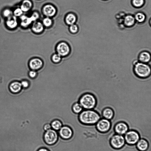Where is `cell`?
I'll list each match as a JSON object with an SVG mask.
<instances>
[{"label":"cell","mask_w":151,"mask_h":151,"mask_svg":"<svg viewBox=\"0 0 151 151\" xmlns=\"http://www.w3.org/2000/svg\"><path fill=\"white\" fill-rule=\"evenodd\" d=\"M80 122L87 125H94L101 118V116L96 111L93 110H85L79 114Z\"/></svg>","instance_id":"cell-1"},{"label":"cell","mask_w":151,"mask_h":151,"mask_svg":"<svg viewBox=\"0 0 151 151\" xmlns=\"http://www.w3.org/2000/svg\"><path fill=\"white\" fill-rule=\"evenodd\" d=\"M32 5L31 2L29 0H25L22 2L21 8L23 11H27L31 9Z\"/></svg>","instance_id":"cell-21"},{"label":"cell","mask_w":151,"mask_h":151,"mask_svg":"<svg viewBox=\"0 0 151 151\" xmlns=\"http://www.w3.org/2000/svg\"><path fill=\"white\" fill-rule=\"evenodd\" d=\"M135 16V19L139 23H143L146 20V16L142 12H138Z\"/></svg>","instance_id":"cell-23"},{"label":"cell","mask_w":151,"mask_h":151,"mask_svg":"<svg viewBox=\"0 0 151 151\" xmlns=\"http://www.w3.org/2000/svg\"><path fill=\"white\" fill-rule=\"evenodd\" d=\"M22 20V25L24 26L29 25L33 21L30 17L27 18L26 16H23Z\"/></svg>","instance_id":"cell-25"},{"label":"cell","mask_w":151,"mask_h":151,"mask_svg":"<svg viewBox=\"0 0 151 151\" xmlns=\"http://www.w3.org/2000/svg\"><path fill=\"white\" fill-rule=\"evenodd\" d=\"M58 137V132L51 129L45 132L43 135V139L46 144L52 145L57 142Z\"/></svg>","instance_id":"cell-4"},{"label":"cell","mask_w":151,"mask_h":151,"mask_svg":"<svg viewBox=\"0 0 151 151\" xmlns=\"http://www.w3.org/2000/svg\"><path fill=\"white\" fill-rule=\"evenodd\" d=\"M114 129L116 133L123 135L125 134L128 131L129 127L125 122H119L115 125Z\"/></svg>","instance_id":"cell-9"},{"label":"cell","mask_w":151,"mask_h":151,"mask_svg":"<svg viewBox=\"0 0 151 151\" xmlns=\"http://www.w3.org/2000/svg\"><path fill=\"white\" fill-rule=\"evenodd\" d=\"M51 125L52 129L56 131H58L63 126L61 121L59 119L53 120L51 123Z\"/></svg>","instance_id":"cell-18"},{"label":"cell","mask_w":151,"mask_h":151,"mask_svg":"<svg viewBox=\"0 0 151 151\" xmlns=\"http://www.w3.org/2000/svg\"><path fill=\"white\" fill-rule=\"evenodd\" d=\"M79 102L85 110L94 109L97 104L96 97L90 93H86L80 96Z\"/></svg>","instance_id":"cell-2"},{"label":"cell","mask_w":151,"mask_h":151,"mask_svg":"<svg viewBox=\"0 0 151 151\" xmlns=\"http://www.w3.org/2000/svg\"><path fill=\"white\" fill-rule=\"evenodd\" d=\"M22 14V11L20 9H17L15 12V14L17 16H19Z\"/></svg>","instance_id":"cell-35"},{"label":"cell","mask_w":151,"mask_h":151,"mask_svg":"<svg viewBox=\"0 0 151 151\" xmlns=\"http://www.w3.org/2000/svg\"><path fill=\"white\" fill-rule=\"evenodd\" d=\"M37 151H50L47 148H39Z\"/></svg>","instance_id":"cell-36"},{"label":"cell","mask_w":151,"mask_h":151,"mask_svg":"<svg viewBox=\"0 0 151 151\" xmlns=\"http://www.w3.org/2000/svg\"><path fill=\"white\" fill-rule=\"evenodd\" d=\"M16 21L15 20H8L7 22V24L11 28H14L16 25Z\"/></svg>","instance_id":"cell-31"},{"label":"cell","mask_w":151,"mask_h":151,"mask_svg":"<svg viewBox=\"0 0 151 151\" xmlns=\"http://www.w3.org/2000/svg\"><path fill=\"white\" fill-rule=\"evenodd\" d=\"M52 61L55 64H58L61 60V56L59 54H55L52 57Z\"/></svg>","instance_id":"cell-26"},{"label":"cell","mask_w":151,"mask_h":151,"mask_svg":"<svg viewBox=\"0 0 151 151\" xmlns=\"http://www.w3.org/2000/svg\"><path fill=\"white\" fill-rule=\"evenodd\" d=\"M136 144V148L139 151H146L148 148L149 143L144 139H140Z\"/></svg>","instance_id":"cell-16"},{"label":"cell","mask_w":151,"mask_h":151,"mask_svg":"<svg viewBox=\"0 0 151 151\" xmlns=\"http://www.w3.org/2000/svg\"><path fill=\"white\" fill-rule=\"evenodd\" d=\"M133 71L138 78L145 79L151 76V69L150 65L138 62L133 66Z\"/></svg>","instance_id":"cell-3"},{"label":"cell","mask_w":151,"mask_h":151,"mask_svg":"<svg viewBox=\"0 0 151 151\" xmlns=\"http://www.w3.org/2000/svg\"><path fill=\"white\" fill-rule=\"evenodd\" d=\"M39 15L37 13H34L30 17L32 20L33 21L36 20L39 17Z\"/></svg>","instance_id":"cell-34"},{"label":"cell","mask_w":151,"mask_h":151,"mask_svg":"<svg viewBox=\"0 0 151 151\" xmlns=\"http://www.w3.org/2000/svg\"><path fill=\"white\" fill-rule=\"evenodd\" d=\"M32 28L34 32L39 33L43 30V26L41 22H36L34 23Z\"/></svg>","instance_id":"cell-19"},{"label":"cell","mask_w":151,"mask_h":151,"mask_svg":"<svg viewBox=\"0 0 151 151\" xmlns=\"http://www.w3.org/2000/svg\"><path fill=\"white\" fill-rule=\"evenodd\" d=\"M70 30L72 33H75L78 31V28L77 25L74 24L71 25Z\"/></svg>","instance_id":"cell-32"},{"label":"cell","mask_w":151,"mask_h":151,"mask_svg":"<svg viewBox=\"0 0 151 151\" xmlns=\"http://www.w3.org/2000/svg\"><path fill=\"white\" fill-rule=\"evenodd\" d=\"M58 54L61 56L67 55L70 52V48L68 45L66 43L62 42L58 45L57 47Z\"/></svg>","instance_id":"cell-11"},{"label":"cell","mask_w":151,"mask_h":151,"mask_svg":"<svg viewBox=\"0 0 151 151\" xmlns=\"http://www.w3.org/2000/svg\"><path fill=\"white\" fill-rule=\"evenodd\" d=\"M22 88L21 83L19 81H15L9 85V89L13 93L16 94L20 92Z\"/></svg>","instance_id":"cell-14"},{"label":"cell","mask_w":151,"mask_h":151,"mask_svg":"<svg viewBox=\"0 0 151 151\" xmlns=\"http://www.w3.org/2000/svg\"><path fill=\"white\" fill-rule=\"evenodd\" d=\"M20 83L22 88L24 89L28 88L30 85V82L27 80H22Z\"/></svg>","instance_id":"cell-28"},{"label":"cell","mask_w":151,"mask_h":151,"mask_svg":"<svg viewBox=\"0 0 151 151\" xmlns=\"http://www.w3.org/2000/svg\"><path fill=\"white\" fill-rule=\"evenodd\" d=\"M28 76L31 79H35L38 76V72L37 71L32 70H29L28 72Z\"/></svg>","instance_id":"cell-29"},{"label":"cell","mask_w":151,"mask_h":151,"mask_svg":"<svg viewBox=\"0 0 151 151\" xmlns=\"http://www.w3.org/2000/svg\"><path fill=\"white\" fill-rule=\"evenodd\" d=\"M76 20V18L75 16L72 14H68L66 18V21L67 24L70 25L74 24Z\"/></svg>","instance_id":"cell-22"},{"label":"cell","mask_w":151,"mask_h":151,"mask_svg":"<svg viewBox=\"0 0 151 151\" xmlns=\"http://www.w3.org/2000/svg\"><path fill=\"white\" fill-rule=\"evenodd\" d=\"M114 115V113L113 109L108 107L104 108L101 113V115L103 118L110 121L113 118Z\"/></svg>","instance_id":"cell-12"},{"label":"cell","mask_w":151,"mask_h":151,"mask_svg":"<svg viewBox=\"0 0 151 151\" xmlns=\"http://www.w3.org/2000/svg\"><path fill=\"white\" fill-rule=\"evenodd\" d=\"M111 124L110 120L103 118L100 119L96 123L97 130L100 133H106L110 129Z\"/></svg>","instance_id":"cell-7"},{"label":"cell","mask_w":151,"mask_h":151,"mask_svg":"<svg viewBox=\"0 0 151 151\" xmlns=\"http://www.w3.org/2000/svg\"><path fill=\"white\" fill-rule=\"evenodd\" d=\"M132 4L135 7L139 8L143 6L144 3V0H133Z\"/></svg>","instance_id":"cell-24"},{"label":"cell","mask_w":151,"mask_h":151,"mask_svg":"<svg viewBox=\"0 0 151 151\" xmlns=\"http://www.w3.org/2000/svg\"><path fill=\"white\" fill-rule=\"evenodd\" d=\"M1 151H23L22 149L9 147L7 148H3Z\"/></svg>","instance_id":"cell-27"},{"label":"cell","mask_w":151,"mask_h":151,"mask_svg":"<svg viewBox=\"0 0 151 151\" xmlns=\"http://www.w3.org/2000/svg\"><path fill=\"white\" fill-rule=\"evenodd\" d=\"M44 130L46 131L51 129V127L50 123H47L45 124L43 127Z\"/></svg>","instance_id":"cell-33"},{"label":"cell","mask_w":151,"mask_h":151,"mask_svg":"<svg viewBox=\"0 0 151 151\" xmlns=\"http://www.w3.org/2000/svg\"><path fill=\"white\" fill-rule=\"evenodd\" d=\"M43 66L42 61L38 58L31 60L28 63L29 68L32 70L37 71L42 68Z\"/></svg>","instance_id":"cell-10"},{"label":"cell","mask_w":151,"mask_h":151,"mask_svg":"<svg viewBox=\"0 0 151 151\" xmlns=\"http://www.w3.org/2000/svg\"><path fill=\"white\" fill-rule=\"evenodd\" d=\"M123 23L124 25L126 27H132L135 24V17L131 15H127L124 18Z\"/></svg>","instance_id":"cell-17"},{"label":"cell","mask_w":151,"mask_h":151,"mask_svg":"<svg viewBox=\"0 0 151 151\" xmlns=\"http://www.w3.org/2000/svg\"><path fill=\"white\" fill-rule=\"evenodd\" d=\"M43 12L46 16L51 17L55 14L56 13V10L53 6L48 5L44 7L43 9Z\"/></svg>","instance_id":"cell-15"},{"label":"cell","mask_w":151,"mask_h":151,"mask_svg":"<svg viewBox=\"0 0 151 151\" xmlns=\"http://www.w3.org/2000/svg\"><path fill=\"white\" fill-rule=\"evenodd\" d=\"M59 135L64 140L70 139L73 136V131L71 128L67 125H64L58 131Z\"/></svg>","instance_id":"cell-8"},{"label":"cell","mask_w":151,"mask_h":151,"mask_svg":"<svg viewBox=\"0 0 151 151\" xmlns=\"http://www.w3.org/2000/svg\"><path fill=\"white\" fill-rule=\"evenodd\" d=\"M72 112L75 114H79L83 110V108L79 102L74 103L72 106Z\"/></svg>","instance_id":"cell-20"},{"label":"cell","mask_w":151,"mask_h":151,"mask_svg":"<svg viewBox=\"0 0 151 151\" xmlns=\"http://www.w3.org/2000/svg\"><path fill=\"white\" fill-rule=\"evenodd\" d=\"M110 143L111 146L113 148L120 149L125 145V142L123 136L116 134L111 137Z\"/></svg>","instance_id":"cell-5"},{"label":"cell","mask_w":151,"mask_h":151,"mask_svg":"<svg viewBox=\"0 0 151 151\" xmlns=\"http://www.w3.org/2000/svg\"><path fill=\"white\" fill-rule=\"evenodd\" d=\"M138 60L139 62L148 64L150 61V53L147 51H143L139 54Z\"/></svg>","instance_id":"cell-13"},{"label":"cell","mask_w":151,"mask_h":151,"mask_svg":"<svg viewBox=\"0 0 151 151\" xmlns=\"http://www.w3.org/2000/svg\"><path fill=\"white\" fill-rule=\"evenodd\" d=\"M10 14V12L8 10H6L5 11V15L6 16H8V15H9Z\"/></svg>","instance_id":"cell-37"},{"label":"cell","mask_w":151,"mask_h":151,"mask_svg":"<svg viewBox=\"0 0 151 151\" xmlns=\"http://www.w3.org/2000/svg\"><path fill=\"white\" fill-rule=\"evenodd\" d=\"M43 23L45 26L49 27L52 24V20L49 18H46L43 19Z\"/></svg>","instance_id":"cell-30"},{"label":"cell","mask_w":151,"mask_h":151,"mask_svg":"<svg viewBox=\"0 0 151 151\" xmlns=\"http://www.w3.org/2000/svg\"><path fill=\"white\" fill-rule=\"evenodd\" d=\"M124 138L125 142L129 145H135L140 140V135L136 131L131 130L125 134Z\"/></svg>","instance_id":"cell-6"}]
</instances>
